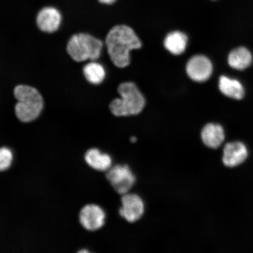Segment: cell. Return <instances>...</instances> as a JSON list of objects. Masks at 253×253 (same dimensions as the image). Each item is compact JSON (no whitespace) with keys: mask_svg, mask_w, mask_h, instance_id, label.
Returning <instances> with one entry per match:
<instances>
[{"mask_svg":"<svg viewBox=\"0 0 253 253\" xmlns=\"http://www.w3.org/2000/svg\"><path fill=\"white\" fill-rule=\"evenodd\" d=\"M106 44L111 60L120 68L128 66L130 63L129 52L141 47V41L134 30L125 25L112 28L106 37Z\"/></svg>","mask_w":253,"mask_h":253,"instance_id":"1","label":"cell"},{"mask_svg":"<svg viewBox=\"0 0 253 253\" xmlns=\"http://www.w3.org/2000/svg\"><path fill=\"white\" fill-rule=\"evenodd\" d=\"M14 93L17 100L15 106L17 118L24 123L36 120L43 107V98L39 91L28 85H18L14 88Z\"/></svg>","mask_w":253,"mask_h":253,"instance_id":"2","label":"cell"},{"mask_svg":"<svg viewBox=\"0 0 253 253\" xmlns=\"http://www.w3.org/2000/svg\"><path fill=\"white\" fill-rule=\"evenodd\" d=\"M118 92L121 97L112 101L110 109L117 117L138 115L144 109L145 100L143 95L132 82L119 85Z\"/></svg>","mask_w":253,"mask_h":253,"instance_id":"3","label":"cell"},{"mask_svg":"<svg viewBox=\"0 0 253 253\" xmlns=\"http://www.w3.org/2000/svg\"><path fill=\"white\" fill-rule=\"evenodd\" d=\"M103 42L90 34L80 33L73 36L67 44V52L75 61H95L102 53Z\"/></svg>","mask_w":253,"mask_h":253,"instance_id":"4","label":"cell"},{"mask_svg":"<svg viewBox=\"0 0 253 253\" xmlns=\"http://www.w3.org/2000/svg\"><path fill=\"white\" fill-rule=\"evenodd\" d=\"M106 177L115 192L121 196L129 192L137 181L135 174L127 164L112 166L107 170Z\"/></svg>","mask_w":253,"mask_h":253,"instance_id":"5","label":"cell"},{"mask_svg":"<svg viewBox=\"0 0 253 253\" xmlns=\"http://www.w3.org/2000/svg\"><path fill=\"white\" fill-rule=\"evenodd\" d=\"M121 204L119 214L127 222L135 223L144 216L145 206L140 195L130 192L122 195Z\"/></svg>","mask_w":253,"mask_h":253,"instance_id":"6","label":"cell"},{"mask_svg":"<svg viewBox=\"0 0 253 253\" xmlns=\"http://www.w3.org/2000/svg\"><path fill=\"white\" fill-rule=\"evenodd\" d=\"M186 70L192 80L203 83L208 81L212 76L213 65L207 56L197 55L189 60Z\"/></svg>","mask_w":253,"mask_h":253,"instance_id":"7","label":"cell"},{"mask_svg":"<svg viewBox=\"0 0 253 253\" xmlns=\"http://www.w3.org/2000/svg\"><path fill=\"white\" fill-rule=\"evenodd\" d=\"M248 156V149L244 142L234 141L224 145L221 160L224 166L235 168L244 163Z\"/></svg>","mask_w":253,"mask_h":253,"instance_id":"8","label":"cell"},{"mask_svg":"<svg viewBox=\"0 0 253 253\" xmlns=\"http://www.w3.org/2000/svg\"><path fill=\"white\" fill-rule=\"evenodd\" d=\"M106 215L103 209L97 205L85 206L80 213V222L85 229L89 231L99 230L105 223Z\"/></svg>","mask_w":253,"mask_h":253,"instance_id":"9","label":"cell"},{"mask_svg":"<svg viewBox=\"0 0 253 253\" xmlns=\"http://www.w3.org/2000/svg\"><path fill=\"white\" fill-rule=\"evenodd\" d=\"M217 87L220 92L229 99L241 100L245 97L244 84L236 78L225 74L220 75L217 79Z\"/></svg>","mask_w":253,"mask_h":253,"instance_id":"10","label":"cell"},{"mask_svg":"<svg viewBox=\"0 0 253 253\" xmlns=\"http://www.w3.org/2000/svg\"><path fill=\"white\" fill-rule=\"evenodd\" d=\"M201 138L206 147L217 149L225 140V129L219 123H208L202 129Z\"/></svg>","mask_w":253,"mask_h":253,"instance_id":"11","label":"cell"},{"mask_svg":"<svg viewBox=\"0 0 253 253\" xmlns=\"http://www.w3.org/2000/svg\"><path fill=\"white\" fill-rule=\"evenodd\" d=\"M62 23V15L58 9L53 7L42 8L37 17L40 29L45 33H53L58 30Z\"/></svg>","mask_w":253,"mask_h":253,"instance_id":"12","label":"cell"},{"mask_svg":"<svg viewBox=\"0 0 253 253\" xmlns=\"http://www.w3.org/2000/svg\"><path fill=\"white\" fill-rule=\"evenodd\" d=\"M227 62L229 67L233 70L244 71L253 64V53L245 46L234 47L227 55Z\"/></svg>","mask_w":253,"mask_h":253,"instance_id":"13","label":"cell"},{"mask_svg":"<svg viewBox=\"0 0 253 253\" xmlns=\"http://www.w3.org/2000/svg\"><path fill=\"white\" fill-rule=\"evenodd\" d=\"M84 158L88 165L98 171L107 172L113 166L112 157L97 148L88 150Z\"/></svg>","mask_w":253,"mask_h":253,"instance_id":"14","label":"cell"},{"mask_svg":"<svg viewBox=\"0 0 253 253\" xmlns=\"http://www.w3.org/2000/svg\"><path fill=\"white\" fill-rule=\"evenodd\" d=\"M188 37L180 31H173L168 34L164 40V46L173 55H179L185 52L187 46Z\"/></svg>","mask_w":253,"mask_h":253,"instance_id":"15","label":"cell"},{"mask_svg":"<svg viewBox=\"0 0 253 253\" xmlns=\"http://www.w3.org/2000/svg\"><path fill=\"white\" fill-rule=\"evenodd\" d=\"M83 71L85 78L91 84H100L106 77V71L103 66L93 61L84 66Z\"/></svg>","mask_w":253,"mask_h":253,"instance_id":"16","label":"cell"},{"mask_svg":"<svg viewBox=\"0 0 253 253\" xmlns=\"http://www.w3.org/2000/svg\"><path fill=\"white\" fill-rule=\"evenodd\" d=\"M13 154L7 147L0 148V171L7 170L11 166Z\"/></svg>","mask_w":253,"mask_h":253,"instance_id":"17","label":"cell"},{"mask_svg":"<svg viewBox=\"0 0 253 253\" xmlns=\"http://www.w3.org/2000/svg\"><path fill=\"white\" fill-rule=\"evenodd\" d=\"M99 1L104 4H112L116 0H99Z\"/></svg>","mask_w":253,"mask_h":253,"instance_id":"18","label":"cell"},{"mask_svg":"<svg viewBox=\"0 0 253 253\" xmlns=\"http://www.w3.org/2000/svg\"><path fill=\"white\" fill-rule=\"evenodd\" d=\"M130 141L132 143H135V142L137 141V137H134V136H132L130 138Z\"/></svg>","mask_w":253,"mask_h":253,"instance_id":"19","label":"cell"}]
</instances>
